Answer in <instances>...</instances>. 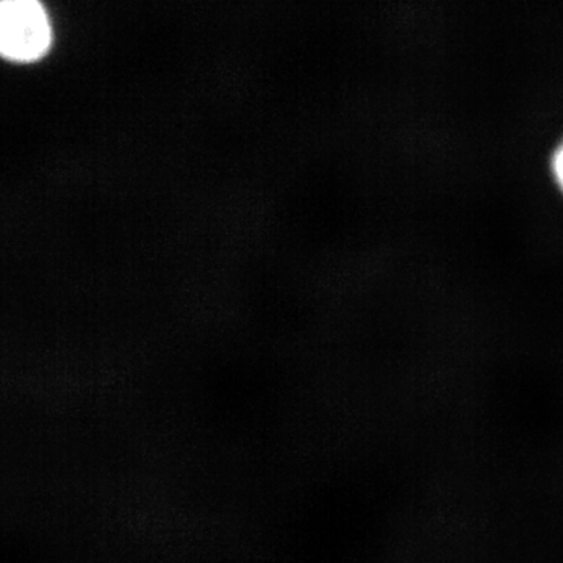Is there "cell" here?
Segmentation results:
<instances>
[{"instance_id":"6da1fadb","label":"cell","mask_w":563,"mask_h":563,"mask_svg":"<svg viewBox=\"0 0 563 563\" xmlns=\"http://www.w3.org/2000/svg\"><path fill=\"white\" fill-rule=\"evenodd\" d=\"M52 43V29L40 0H2L0 51L13 62H35Z\"/></svg>"},{"instance_id":"7a4b0ae2","label":"cell","mask_w":563,"mask_h":563,"mask_svg":"<svg viewBox=\"0 0 563 563\" xmlns=\"http://www.w3.org/2000/svg\"><path fill=\"white\" fill-rule=\"evenodd\" d=\"M553 172L555 181H558L559 188L563 192V144L559 147L554 155Z\"/></svg>"}]
</instances>
